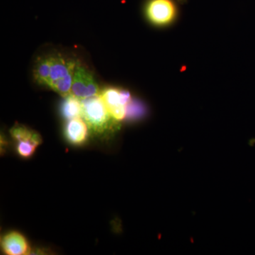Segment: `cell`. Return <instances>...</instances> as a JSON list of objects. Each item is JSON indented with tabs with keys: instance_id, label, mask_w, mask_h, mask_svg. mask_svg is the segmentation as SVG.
<instances>
[{
	"instance_id": "cell-1",
	"label": "cell",
	"mask_w": 255,
	"mask_h": 255,
	"mask_svg": "<svg viewBox=\"0 0 255 255\" xmlns=\"http://www.w3.org/2000/svg\"><path fill=\"white\" fill-rule=\"evenodd\" d=\"M50 70L48 87L64 97L71 94L74 72L77 62L60 53L50 54Z\"/></svg>"
},
{
	"instance_id": "cell-2",
	"label": "cell",
	"mask_w": 255,
	"mask_h": 255,
	"mask_svg": "<svg viewBox=\"0 0 255 255\" xmlns=\"http://www.w3.org/2000/svg\"><path fill=\"white\" fill-rule=\"evenodd\" d=\"M82 118L96 133H105L116 122L111 117L100 94L82 100Z\"/></svg>"
},
{
	"instance_id": "cell-3",
	"label": "cell",
	"mask_w": 255,
	"mask_h": 255,
	"mask_svg": "<svg viewBox=\"0 0 255 255\" xmlns=\"http://www.w3.org/2000/svg\"><path fill=\"white\" fill-rule=\"evenodd\" d=\"M100 94V87L93 74L84 64L77 62L70 95L83 100Z\"/></svg>"
},
{
	"instance_id": "cell-4",
	"label": "cell",
	"mask_w": 255,
	"mask_h": 255,
	"mask_svg": "<svg viewBox=\"0 0 255 255\" xmlns=\"http://www.w3.org/2000/svg\"><path fill=\"white\" fill-rule=\"evenodd\" d=\"M100 95L116 122L127 119L128 106L132 100L130 92L122 89L108 87L100 92Z\"/></svg>"
},
{
	"instance_id": "cell-5",
	"label": "cell",
	"mask_w": 255,
	"mask_h": 255,
	"mask_svg": "<svg viewBox=\"0 0 255 255\" xmlns=\"http://www.w3.org/2000/svg\"><path fill=\"white\" fill-rule=\"evenodd\" d=\"M147 19L156 26H167L174 22L177 8L173 0H150L146 5Z\"/></svg>"
},
{
	"instance_id": "cell-6",
	"label": "cell",
	"mask_w": 255,
	"mask_h": 255,
	"mask_svg": "<svg viewBox=\"0 0 255 255\" xmlns=\"http://www.w3.org/2000/svg\"><path fill=\"white\" fill-rule=\"evenodd\" d=\"M1 248L8 255L31 254V249L26 238L21 233L11 231L1 238Z\"/></svg>"
},
{
	"instance_id": "cell-7",
	"label": "cell",
	"mask_w": 255,
	"mask_h": 255,
	"mask_svg": "<svg viewBox=\"0 0 255 255\" xmlns=\"http://www.w3.org/2000/svg\"><path fill=\"white\" fill-rule=\"evenodd\" d=\"M65 135L70 143L80 145L87 141L88 126L82 118L69 120L65 128Z\"/></svg>"
},
{
	"instance_id": "cell-8",
	"label": "cell",
	"mask_w": 255,
	"mask_h": 255,
	"mask_svg": "<svg viewBox=\"0 0 255 255\" xmlns=\"http://www.w3.org/2000/svg\"><path fill=\"white\" fill-rule=\"evenodd\" d=\"M60 111L64 118L67 120L82 118V100L72 95L67 96L64 97Z\"/></svg>"
},
{
	"instance_id": "cell-9",
	"label": "cell",
	"mask_w": 255,
	"mask_h": 255,
	"mask_svg": "<svg viewBox=\"0 0 255 255\" xmlns=\"http://www.w3.org/2000/svg\"><path fill=\"white\" fill-rule=\"evenodd\" d=\"M10 134L17 142L31 141L38 146L42 143V137L38 132L21 124L14 126L10 130Z\"/></svg>"
},
{
	"instance_id": "cell-10",
	"label": "cell",
	"mask_w": 255,
	"mask_h": 255,
	"mask_svg": "<svg viewBox=\"0 0 255 255\" xmlns=\"http://www.w3.org/2000/svg\"><path fill=\"white\" fill-rule=\"evenodd\" d=\"M50 70V55H43L37 59L33 70L35 80L40 85L48 87Z\"/></svg>"
},
{
	"instance_id": "cell-11",
	"label": "cell",
	"mask_w": 255,
	"mask_h": 255,
	"mask_svg": "<svg viewBox=\"0 0 255 255\" xmlns=\"http://www.w3.org/2000/svg\"><path fill=\"white\" fill-rule=\"evenodd\" d=\"M145 114V107L140 102L132 100L128 106L127 119L140 118Z\"/></svg>"
},
{
	"instance_id": "cell-12",
	"label": "cell",
	"mask_w": 255,
	"mask_h": 255,
	"mask_svg": "<svg viewBox=\"0 0 255 255\" xmlns=\"http://www.w3.org/2000/svg\"><path fill=\"white\" fill-rule=\"evenodd\" d=\"M37 147L38 145L31 141H19L18 142L16 150L18 155L24 158H28L34 154Z\"/></svg>"
}]
</instances>
